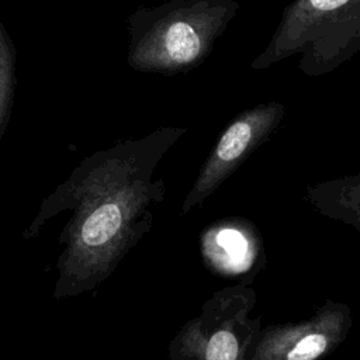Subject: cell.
Returning a JSON list of instances; mask_svg holds the SVG:
<instances>
[{
	"instance_id": "3",
	"label": "cell",
	"mask_w": 360,
	"mask_h": 360,
	"mask_svg": "<svg viewBox=\"0 0 360 360\" xmlns=\"http://www.w3.org/2000/svg\"><path fill=\"white\" fill-rule=\"evenodd\" d=\"M285 115L283 103H262L239 112L224 129L187 194L183 211L211 195L233 172L276 132Z\"/></svg>"
},
{
	"instance_id": "5",
	"label": "cell",
	"mask_w": 360,
	"mask_h": 360,
	"mask_svg": "<svg viewBox=\"0 0 360 360\" xmlns=\"http://www.w3.org/2000/svg\"><path fill=\"white\" fill-rule=\"evenodd\" d=\"M304 198L319 214L360 231V172L308 184Z\"/></svg>"
},
{
	"instance_id": "8",
	"label": "cell",
	"mask_w": 360,
	"mask_h": 360,
	"mask_svg": "<svg viewBox=\"0 0 360 360\" xmlns=\"http://www.w3.org/2000/svg\"><path fill=\"white\" fill-rule=\"evenodd\" d=\"M242 346L231 329L217 330L207 343V360H239Z\"/></svg>"
},
{
	"instance_id": "4",
	"label": "cell",
	"mask_w": 360,
	"mask_h": 360,
	"mask_svg": "<svg viewBox=\"0 0 360 360\" xmlns=\"http://www.w3.org/2000/svg\"><path fill=\"white\" fill-rule=\"evenodd\" d=\"M350 325V308L329 301L305 321L266 328L249 360H318L343 342Z\"/></svg>"
},
{
	"instance_id": "6",
	"label": "cell",
	"mask_w": 360,
	"mask_h": 360,
	"mask_svg": "<svg viewBox=\"0 0 360 360\" xmlns=\"http://www.w3.org/2000/svg\"><path fill=\"white\" fill-rule=\"evenodd\" d=\"M15 56V46L0 21V142L7 128L14 96Z\"/></svg>"
},
{
	"instance_id": "7",
	"label": "cell",
	"mask_w": 360,
	"mask_h": 360,
	"mask_svg": "<svg viewBox=\"0 0 360 360\" xmlns=\"http://www.w3.org/2000/svg\"><path fill=\"white\" fill-rule=\"evenodd\" d=\"M217 245L226 256L228 266L232 269H245L252 260L250 243L243 232L236 228H224L215 236Z\"/></svg>"
},
{
	"instance_id": "2",
	"label": "cell",
	"mask_w": 360,
	"mask_h": 360,
	"mask_svg": "<svg viewBox=\"0 0 360 360\" xmlns=\"http://www.w3.org/2000/svg\"><path fill=\"white\" fill-rule=\"evenodd\" d=\"M360 52V0H292L250 68L267 69L298 55L309 77L330 73Z\"/></svg>"
},
{
	"instance_id": "1",
	"label": "cell",
	"mask_w": 360,
	"mask_h": 360,
	"mask_svg": "<svg viewBox=\"0 0 360 360\" xmlns=\"http://www.w3.org/2000/svg\"><path fill=\"white\" fill-rule=\"evenodd\" d=\"M236 0H170L127 18V63L139 73L176 76L200 66L239 10Z\"/></svg>"
}]
</instances>
